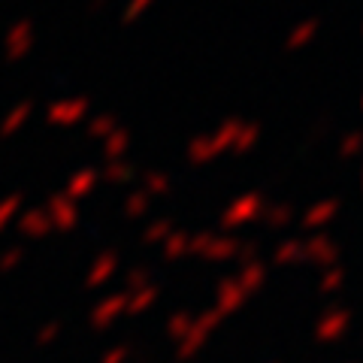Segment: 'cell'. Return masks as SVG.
<instances>
[{
	"instance_id": "cell-1",
	"label": "cell",
	"mask_w": 363,
	"mask_h": 363,
	"mask_svg": "<svg viewBox=\"0 0 363 363\" xmlns=\"http://www.w3.org/2000/svg\"><path fill=\"white\" fill-rule=\"evenodd\" d=\"M242 124H245V121L230 118V121H224L218 130H212V133H206V136H197V140H191V145H188V157H191L194 164H209L212 157L224 155L227 149L233 152L236 140H240Z\"/></svg>"
},
{
	"instance_id": "cell-2",
	"label": "cell",
	"mask_w": 363,
	"mask_h": 363,
	"mask_svg": "<svg viewBox=\"0 0 363 363\" xmlns=\"http://www.w3.org/2000/svg\"><path fill=\"white\" fill-rule=\"evenodd\" d=\"M264 212H267V200L264 197H260V194H242V197H236L230 206L224 209L221 224L224 227H236V224L264 218Z\"/></svg>"
},
{
	"instance_id": "cell-3",
	"label": "cell",
	"mask_w": 363,
	"mask_h": 363,
	"mask_svg": "<svg viewBox=\"0 0 363 363\" xmlns=\"http://www.w3.org/2000/svg\"><path fill=\"white\" fill-rule=\"evenodd\" d=\"M188 252L191 255H203V257H209V260H227V257L240 255L242 245H240V240H230V236H209L206 233V236H197V240H191Z\"/></svg>"
},
{
	"instance_id": "cell-4",
	"label": "cell",
	"mask_w": 363,
	"mask_h": 363,
	"mask_svg": "<svg viewBox=\"0 0 363 363\" xmlns=\"http://www.w3.org/2000/svg\"><path fill=\"white\" fill-rule=\"evenodd\" d=\"M221 321V315L218 312H206L203 318H194V324H191V330L185 333V339L179 342V357L182 360H188V357H194L197 351L203 348V342L209 339V333H212V327Z\"/></svg>"
},
{
	"instance_id": "cell-5",
	"label": "cell",
	"mask_w": 363,
	"mask_h": 363,
	"mask_svg": "<svg viewBox=\"0 0 363 363\" xmlns=\"http://www.w3.org/2000/svg\"><path fill=\"white\" fill-rule=\"evenodd\" d=\"M303 264H315V267H333L339 260V248L333 245V240L327 236H315V240L303 242Z\"/></svg>"
},
{
	"instance_id": "cell-6",
	"label": "cell",
	"mask_w": 363,
	"mask_h": 363,
	"mask_svg": "<svg viewBox=\"0 0 363 363\" xmlns=\"http://www.w3.org/2000/svg\"><path fill=\"white\" fill-rule=\"evenodd\" d=\"M45 215H49V221H52V230H73L76 221H79V212L73 206V200H67L64 194L52 197L49 203H45Z\"/></svg>"
},
{
	"instance_id": "cell-7",
	"label": "cell",
	"mask_w": 363,
	"mask_h": 363,
	"mask_svg": "<svg viewBox=\"0 0 363 363\" xmlns=\"http://www.w3.org/2000/svg\"><path fill=\"white\" fill-rule=\"evenodd\" d=\"M88 112V97H73V100H58L49 106V121L52 124H79Z\"/></svg>"
},
{
	"instance_id": "cell-8",
	"label": "cell",
	"mask_w": 363,
	"mask_h": 363,
	"mask_svg": "<svg viewBox=\"0 0 363 363\" xmlns=\"http://www.w3.org/2000/svg\"><path fill=\"white\" fill-rule=\"evenodd\" d=\"M245 297H248V294H245V288L240 285V281L227 279V281H221V285H218V291H215V303H218V306H215V312H218L221 318L230 315V312H236L245 303Z\"/></svg>"
},
{
	"instance_id": "cell-9",
	"label": "cell",
	"mask_w": 363,
	"mask_h": 363,
	"mask_svg": "<svg viewBox=\"0 0 363 363\" xmlns=\"http://www.w3.org/2000/svg\"><path fill=\"white\" fill-rule=\"evenodd\" d=\"M124 309H128V291L112 294V297H106L104 303H97V306H94V312H91V324L104 330V327H109Z\"/></svg>"
},
{
	"instance_id": "cell-10",
	"label": "cell",
	"mask_w": 363,
	"mask_h": 363,
	"mask_svg": "<svg viewBox=\"0 0 363 363\" xmlns=\"http://www.w3.org/2000/svg\"><path fill=\"white\" fill-rule=\"evenodd\" d=\"M345 327H348V312L333 309L315 324V339L318 342H336V339L345 333Z\"/></svg>"
},
{
	"instance_id": "cell-11",
	"label": "cell",
	"mask_w": 363,
	"mask_h": 363,
	"mask_svg": "<svg viewBox=\"0 0 363 363\" xmlns=\"http://www.w3.org/2000/svg\"><path fill=\"white\" fill-rule=\"evenodd\" d=\"M33 49V25L30 21H18V25L6 33V55L13 61L25 58V55Z\"/></svg>"
},
{
	"instance_id": "cell-12",
	"label": "cell",
	"mask_w": 363,
	"mask_h": 363,
	"mask_svg": "<svg viewBox=\"0 0 363 363\" xmlns=\"http://www.w3.org/2000/svg\"><path fill=\"white\" fill-rule=\"evenodd\" d=\"M18 227H21V233L25 236H30V240H43V236L52 233V221H49V215H45V209L25 212L18 218Z\"/></svg>"
},
{
	"instance_id": "cell-13",
	"label": "cell",
	"mask_w": 363,
	"mask_h": 363,
	"mask_svg": "<svg viewBox=\"0 0 363 363\" xmlns=\"http://www.w3.org/2000/svg\"><path fill=\"white\" fill-rule=\"evenodd\" d=\"M97 169L94 167H85V169H79V173L70 179V185H67V191H64V197L67 200H76V197H85V194H91L94 191V185H97Z\"/></svg>"
},
{
	"instance_id": "cell-14",
	"label": "cell",
	"mask_w": 363,
	"mask_h": 363,
	"mask_svg": "<svg viewBox=\"0 0 363 363\" xmlns=\"http://www.w3.org/2000/svg\"><path fill=\"white\" fill-rule=\"evenodd\" d=\"M118 269V255L116 252H106V255H100L94 264H91V272H88V285L94 288V285H104V281L112 276V272Z\"/></svg>"
},
{
	"instance_id": "cell-15",
	"label": "cell",
	"mask_w": 363,
	"mask_h": 363,
	"mask_svg": "<svg viewBox=\"0 0 363 363\" xmlns=\"http://www.w3.org/2000/svg\"><path fill=\"white\" fill-rule=\"evenodd\" d=\"M336 209H339V200H321V203H315V206L306 212L303 224L306 227H321V224H327V221L333 218Z\"/></svg>"
},
{
	"instance_id": "cell-16",
	"label": "cell",
	"mask_w": 363,
	"mask_h": 363,
	"mask_svg": "<svg viewBox=\"0 0 363 363\" xmlns=\"http://www.w3.org/2000/svg\"><path fill=\"white\" fill-rule=\"evenodd\" d=\"M264 279H267V269H264V264H245L242 269H240V276H236V281L245 288V294H252V291H257L260 285H264Z\"/></svg>"
},
{
	"instance_id": "cell-17",
	"label": "cell",
	"mask_w": 363,
	"mask_h": 363,
	"mask_svg": "<svg viewBox=\"0 0 363 363\" xmlns=\"http://www.w3.org/2000/svg\"><path fill=\"white\" fill-rule=\"evenodd\" d=\"M315 33H318V18L303 21V25H300L297 30H291V37L285 40L288 52H297V49H303V45L309 43V40H315Z\"/></svg>"
},
{
	"instance_id": "cell-18",
	"label": "cell",
	"mask_w": 363,
	"mask_h": 363,
	"mask_svg": "<svg viewBox=\"0 0 363 363\" xmlns=\"http://www.w3.org/2000/svg\"><path fill=\"white\" fill-rule=\"evenodd\" d=\"M133 294H136V297H128V312H130V315H143V312L157 300V288H155V285H145V288L133 291Z\"/></svg>"
},
{
	"instance_id": "cell-19",
	"label": "cell",
	"mask_w": 363,
	"mask_h": 363,
	"mask_svg": "<svg viewBox=\"0 0 363 363\" xmlns=\"http://www.w3.org/2000/svg\"><path fill=\"white\" fill-rule=\"evenodd\" d=\"M128 145H130V136L128 130H112L106 136V145H104V155L109 157V161H118V157L128 152Z\"/></svg>"
},
{
	"instance_id": "cell-20",
	"label": "cell",
	"mask_w": 363,
	"mask_h": 363,
	"mask_svg": "<svg viewBox=\"0 0 363 363\" xmlns=\"http://www.w3.org/2000/svg\"><path fill=\"white\" fill-rule=\"evenodd\" d=\"M300 257H303V242L300 240H291V242H281L276 248V255H272V260L281 267H288V264H300Z\"/></svg>"
},
{
	"instance_id": "cell-21",
	"label": "cell",
	"mask_w": 363,
	"mask_h": 363,
	"mask_svg": "<svg viewBox=\"0 0 363 363\" xmlns=\"http://www.w3.org/2000/svg\"><path fill=\"white\" fill-rule=\"evenodd\" d=\"M28 116H30V104H21V106H16L13 112L6 116V121L0 124V136H13L21 124L28 121Z\"/></svg>"
},
{
	"instance_id": "cell-22",
	"label": "cell",
	"mask_w": 363,
	"mask_h": 363,
	"mask_svg": "<svg viewBox=\"0 0 363 363\" xmlns=\"http://www.w3.org/2000/svg\"><path fill=\"white\" fill-rule=\"evenodd\" d=\"M188 245H191V236L188 233H169L167 236V240H164V255L167 257H182V255H188Z\"/></svg>"
},
{
	"instance_id": "cell-23",
	"label": "cell",
	"mask_w": 363,
	"mask_h": 363,
	"mask_svg": "<svg viewBox=\"0 0 363 363\" xmlns=\"http://www.w3.org/2000/svg\"><path fill=\"white\" fill-rule=\"evenodd\" d=\"M191 324H194V315H191V312H179V315H173V318L167 321V333L182 342V339H185V333L191 330Z\"/></svg>"
},
{
	"instance_id": "cell-24",
	"label": "cell",
	"mask_w": 363,
	"mask_h": 363,
	"mask_svg": "<svg viewBox=\"0 0 363 363\" xmlns=\"http://www.w3.org/2000/svg\"><path fill=\"white\" fill-rule=\"evenodd\" d=\"M169 233H173V221H169V218H157L155 224H149V227H145L143 240L155 245V242H164Z\"/></svg>"
},
{
	"instance_id": "cell-25",
	"label": "cell",
	"mask_w": 363,
	"mask_h": 363,
	"mask_svg": "<svg viewBox=\"0 0 363 363\" xmlns=\"http://www.w3.org/2000/svg\"><path fill=\"white\" fill-rule=\"evenodd\" d=\"M145 209H149V194H145V191H136V194H130L128 203H124V215H128V218H143Z\"/></svg>"
},
{
	"instance_id": "cell-26",
	"label": "cell",
	"mask_w": 363,
	"mask_h": 363,
	"mask_svg": "<svg viewBox=\"0 0 363 363\" xmlns=\"http://www.w3.org/2000/svg\"><path fill=\"white\" fill-rule=\"evenodd\" d=\"M18 209H21V194H9L6 200H0V230L16 218Z\"/></svg>"
},
{
	"instance_id": "cell-27",
	"label": "cell",
	"mask_w": 363,
	"mask_h": 363,
	"mask_svg": "<svg viewBox=\"0 0 363 363\" xmlns=\"http://www.w3.org/2000/svg\"><path fill=\"white\" fill-rule=\"evenodd\" d=\"M112 130H118V121L112 116H97V118H91V124H88L91 136H109Z\"/></svg>"
},
{
	"instance_id": "cell-28",
	"label": "cell",
	"mask_w": 363,
	"mask_h": 363,
	"mask_svg": "<svg viewBox=\"0 0 363 363\" xmlns=\"http://www.w3.org/2000/svg\"><path fill=\"white\" fill-rule=\"evenodd\" d=\"M145 194H149V197H157V194H167V191H169V179L164 176V173H149V176H145Z\"/></svg>"
},
{
	"instance_id": "cell-29",
	"label": "cell",
	"mask_w": 363,
	"mask_h": 363,
	"mask_svg": "<svg viewBox=\"0 0 363 363\" xmlns=\"http://www.w3.org/2000/svg\"><path fill=\"white\" fill-rule=\"evenodd\" d=\"M104 176H106V182H112V185H118V182H128L133 173H130V167L124 164V161H109Z\"/></svg>"
},
{
	"instance_id": "cell-30",
	"label": "cell",
	"mask_w": 363,
	"mask_h": 363,
	"mask_svg": "<svg viewBox=\"0 0 363 363\" xmlns=\"http://www.w3.org/2000/svg\"><path fill=\"white\" fill-rule=\"evenodd\" d=\"M264 218H269V224H272V227H285V224H291L294 212H291V206H272V209L267 206Z\"/></svg>"
},
{
	"instance_id": "cell-31",
	"label": "cell",
	"mask_w": 363,
	"mask_h": 363,
	"mask_svg": "<svg viewBox=\"0 0 363 363\" xmlns=\"http://www.w3.org/2000/svg\"><path fill=\"white\" fill-rule=\"evenodd\" d=\"M342 281H345L342 267H330V272L321 279V291L324 294H336V288H342Z\"/></svg>"
},
{
	"instance_id": "cell-32",
	"label": "cell",
	"mask_w": 363,
	"mask_h": 363,
	"mask_svg": "<svg viewBox=\"0 0 363 363\" xmlns=\"http://www.w3.org/2000/svg\"><path fill=\"white\" fill-rule=\"evenodd\" d=\"M152 4H155V0H130L128 9H124V25H133V21L140 18Z\"/></svg>"
},
{
	"instance_id": "cell-33",
	"label": "cell",
	"mask_w": 363,
	"mask_h": 363,
	"mask_svg": "<svg viewBox=\"0 0 363 363\" xmlns=\"http://www.w3.org/2000/svg\"><path fill=\"white\" fill-rule=\"evenodd\" d=\"M21 257H25V248H9L6 255H0V272H9L21 264Z\"/></svg>"
},
{
	"instance_id": "cell-34",
	"label": "cell",
	"mask_w": 363,
	"mask_h": 363,
	"mask_svg": "<svg viewBox=\"0 0 363 363\" xmlns=\"http://www.w3.org/2000/svg\"><path fill=\"white\" fill-rule=\"evenodd\" d=\"M145 281H149V269H133L130 276H128V291L145 288Z\"/></svg>"
},
{
	"instance_id": "cell-35",
	"label": "cell",
	"mask_w": 363,
	"mask_h": 363,
	"mask_svg": "<svg viewBox=\"0 0 363 363\" xmlns=\"http://www.w3.org/2000/svg\"><path fill=\"white\" fill-rule=\"evenodd\" d=\"M357 143H360V136H357V133H348L345 140H342V149H339V155H342V157H351V155L357 152Z\"/></svg>"
},
{
	"instance_id": "cell-36",
	"label": "cell",
	"mask_w": 363,
	"mask_h": 363,
	"mask_svg": "<svg viewBox=\"0 0 363 363\" xmlns=\"http://www.w3.org/2000/svg\"><path fill=\"white\" fill-rule=\"evenodd\" d=\"M124 360H128V348H124V345H118V348L106 351V354H104V360H100V363H124Z\"/></svg>"
},
{
	"instance_id": "cell-37",
	"label": "cell",
	"mask_w": 363,
	"mask_h": 363,
	"mask_svg": "<svg viewBox=\"0 0 363 363\" xmlns=\"http://www.w3.org/2000/svg\"><path fill=\"white\" fill-rule=\"evenodd\" d=\"M58 330H61L58 324H49V327H43V330H40V336H37V342H40V345H49V342H55V336H58Z\"/></svg>"
},
{
	"instance_id": "cell-38",
	"label": "cell",
	"mask_w": 363,
	"mask_h": 363,
	"mask_svg": "<svg viewBox=\"0 0 363 363\" xmlns=\"http://www.w3.org/2000/svg\"><path fill=\"white\" fill-rule=\"evenodd\" d=\"M91 6H94V9H104V6H106V0H94Z\"/></svg>"
}]
</instances>
